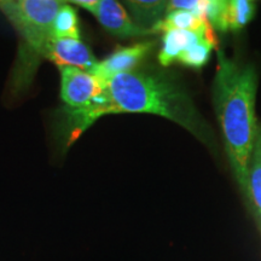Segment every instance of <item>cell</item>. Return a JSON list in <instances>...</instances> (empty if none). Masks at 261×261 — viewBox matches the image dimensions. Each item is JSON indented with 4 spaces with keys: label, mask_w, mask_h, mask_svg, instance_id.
<instances>
[{
    "label": "cell",
    "mask_w": 261,
    "mask_h": 261,
    "mask_svg": "<svg viewBox=\"0 0 261 261\" xmlns=\"http://www.w3.org/2000/svg\"><path fill=\"white\" fill-rule=\"evenodd\" d=\"M259 76L252 63L228 57L217 50V70L213 80V106L224 139L234 180L244 200L257 123L255 103Z\"/></svg>",
    "instance_id": "cell-1"
},
{
    "label": "cell",
    "mask_w": 261,
    "mask_h": 261,
    "mask_svg": "<svg viewBox=\"0 0 261 261\" xmlns=\"http://www.w3.org/2000/svg\"><path fill=\"white\" fill-rule=\"evenodd\" d=\"M106 81V99L110 114H151L178 123L210 148L215 140L210 126L196 109L180 84L163 73L132 70Z\"/></svg>",
    "instance_id": "cell-2"
},
{
    "label": "cell",
    "mask_w": 261,
    "mask_h": 261,
    "mask_svg": "<svg viewBox=\"0 0 261 261\" xmlns=\"http://www.w3.org/2000/svg\"><path fill=\"white\" fill-rule=\"evenodd\" d=\"M62 4L56 0H0V12L19 37L14 83L17 89L31 84L45 48L54 38L52 24Z\"/></svg>",
    "instance_id": "cell-3"
},
{
    "label": "cell",
    "mask_w": 261,
    "mask_h": 261,
    "mask_svg": "<svg viewBox=\"0 0 261 261\" xmlns=\"http://www.w3.org/2000/svg\"><path fill=\"white\" fill-rule=\"evenodd\" d=\"M61 98L67 108L81 109L90 106L106 89V81L90 71L75 67H58Z\"/></svg>",
    "instance_id": "cell-4"
},
{
    "label": "cell",
    "mask_w": 261,
    "mask_h": 261,
    "mask_svg": "<svg viewBox=\"0 0 261 261\" xmlns=\"http://www.w3.org/2000/svg\"><path fill=\"white\" fill-rule=\"evenodd\" d=\"M44 58L57 67H75L90 73L99 62L84 41L69 38H52L45 48Z\"/></svg>",
    "instance_id": "cell-5"
},
{
    "label": "cell",
    "mask_w": 261,
    "mask_h": 261,
    "mask_svg": "<svg viewBox=\"0 0 261 261\" xmlns=\"http://www.w3.org/2000/svg\"><path fill=\"white\" fill-rule=\"evenodd\" d=\"M93 16L109 34L116 38L129 39L152 34L150 31L139 28L132 21L126 8L119 2L98 0L97 10Z\"/></svg>",
    "instance_id": "cell-6"
},
{
    "label": "cell",
    "mask_w": 261,
    "mask_h": 261,
    "mask_svg": "<svg viewBox=\"0 0 261 261\" xmlns=\"http://www.w3.org/2000/svg\"><path fill=\"white\" fill-rule=\"evenodd\" d=\"M152 47L154 42L148 41L116 48L106 60L98 62L92 74L97 75L102 80H107L114 75L135 70L137 65L151 52Z\"/></svg>",
    "instance_id": "cell-7"
},
{
    "label": "cell",
    "mask_w": 261,
    "mask_h": 261,
    "mask_svg": "<svg viewBox=\"0 0 261 261\" xmlns=\"http://www.w3.org/2000/svg\"><path fill=\"white\" fill-rule=\"evenodd\" d=\"M162 46L158 55V60L162 67H168L178 57L192 45L197 44L202 40L217 41L214 31L210 32H195V31H181V29H172L162 33Z\"/></svg>",
    "instance_id": "cell-8"
},
{
    "label": "cell",
    "mask_w": 261,
    "mask_h": 261,
    "mask_svg": "<svg viewBox=\"0 0 261 261\" xmlns=\"http://www.w3.org/2000/svg\"><path fill=\"white\" fill-rule=\"evenodd\" d=\"M256 5L249 0H228L224 2L219 16L212 24L219 32H238L254 18Z\"/></svg>",
    "instance_id": "cell-9"
},
{
    "label": "cell",
    "mask_w": 261,
    "mask_h": 261,
    "mask_svg": "<svg viewBox=\"0 0 261 261\" xmlns=\"http://www.w3.org/2000/svg\"><path fill=\"white\" fill-rule=\"evenodd\" d=\"M127 12L139 28L154 34V28L165 18L168 11V2L160 0H132L125 2Z\"/></svg>",
    "instance_id": "cell-10"
},
{
    "label": "cell",
    "mask_w": 261,
    "mask_h": 261,
    "mask_svg": "<svg viewBox=\"0 0 261 261\" xmlns=\"http://www.w3.org/2000/svg\"><path fill=\"white\" fill-rule=\"evenodd\" d=\"M246 202L252 210L261 232V123L257 126L255 144L250 160Z\"/></svg>",
    "instance_id": "cell-11"
},
{
    "label": "cell",
    "mask_w": 261,
    "mask_h": 261,
    "mask_svg": "<svg viewBox=\"0 0 261 261\" xmlns=\"http://www.w3.org/2000/svg\"><path fill=\"white\" fill-rule=\"evenodd\" d=\"M172 29L195 32L214 31L210 22L188 10H171L167 11L165 18L154 28V33H163Z\"/></svg>",
    "instance_id": "cell-12"
},
{
    "label": "cell",
    "mask_w": 261,
    "mask_h": 261,
    "mask_svg": "<svg viewBox=\"0 0 261 261\" xmlns=\"http://www.w3.org/2000/svg\"><path fill=\"white\" fill-rule=\"evenodd\" d=\"M52 37L57 39H80L79 17L76 10L69 3H63L58 9L52 24Z\"/></svg>",
    "instance_id": "cell-13"
},
{
    "label": "cell",
    "mask_w": 261,
    "mask_h": 261,
    "mask_svg": "<svg viewBox=\"0 0 261 261\" xmlns=\"http://www.w3.org/2000/svg\"><path fill=\"white\" fill-rule=\"evenodd\" d=\"M218 41L213 40H202L197 44L192 45L187 48L180 56L178 57L177 62L185 67L194 68V69H201L210 61L212 51L217 47Z\"/></svg>",
    "instance_id": "cell-14"
},
{
    "label": "cell",
    "mask_w": 261,
    "mask_h": 261,
    "mask_svg": "<svg viewBox=\"0 0 261 261\" xmlns=\"http://www.w3.org/2000/svg\"><path fill=\"white\" fill-rule=\"evenodd\" d=\"M70 4L80 6V8H83L86 10V11H89L90 14L94 15V12H96L97 6H98V0H75V2H71Z\"/></svg>",
    "instance_id": "cell-15"
}]
</instances>
